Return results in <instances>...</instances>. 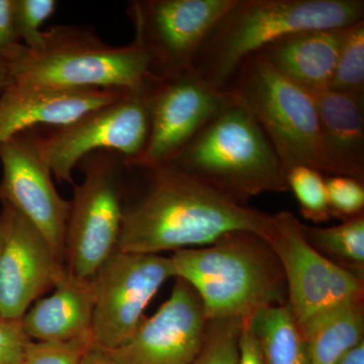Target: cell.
<instances>
[{
  "label": "cell",
  "instance_id": "16",
  "mask_svg": "<svg viewBox=\"0 0 364 364\" xmlns=\"http://www.w3.org/2000/svg\"><path fill=\"white\" fill-rule=\"evenodd\" d=\"M117 88L65 90L14 80L0 95V142L37 129L58 128L124 97Z\"/></svg>",
  "mask_w": 364,
  "mask_h": 364
},
{
  "label": "cell",
  "instance_id": "14",
  "mask_svg": "<svg viewBox=\"0 0 364 364\" xmlns=\"http://www.w3.org/2000/svg\"><path fill=\"white\" fill-rule=\"evenodd\" d=\"M176 282L169 299L144 318L130 339L107 351L119 364H193L202 349L208 318L202 299L186 280Z\"/></svg>",
  "mask_w": 364,
  "mask_h": 364
},
{
  "label": "cell",
  "instance_id": "32",
  "mask_svg": "<svg viewBox=\"0 0 364 364\" xmlns=\"http://www.w3.org/2000/svg\"><path fill=\"white\" fill-rule=\"evenodd\" d=\"M81 364H119L112 358L111 354L102 349L91 346L90 350L86 352Z\"/></svg>",
  "mask_w": 364,
  "mask_h": 364
},
{
  "label": "cell",
  "instance_id": "34",
  "mask_svg": "<svg viewBox=\"0 0 364 364\" xmlns=\"http://www.w3.org/2000/svg\"><path fill=\"white\" fill-rule=\"evenodd\" d=\"M11 218V208L6 205H2L1 214H0V253L6 241L7 231H9V222Z\"/></svg>",
  "mask_w": 364,
  "mask_h": 364
},
{
  "label": "cell",
  "instance_id": "4",
  "mask_svg": "<svg viewBox=\"0 0 364 364\" xmlns=\"http://www.w3.org/2000/svg\"><path fill=\"white\" fill-rule=\"evenodd\" d=\"M227 97L168 164L240 205L261 193L289 191L282 162L259 124L243 105Z\"/></svg>",
  "mask_w": 364,
  "mask_h": 364
},
{
  "label": "cell",
  "instance_id": "24",
  "mask_svg": "<svg viewBox=\"0 0 364 364\" xmlns=\"http://www.w3.org/2000/svg\"><path fill=\"white\" fill-rule=\"evenodd\" d=\"M287 183L296 196L304 218L315 224L332 219L324 174L311 167H294L287 172Z\"/></svg>",
  "mask_w": 364,
  "mask_h": 364
},
{
  "label": "cell",
  "instance_id": "21",
  "mask_svg": "<svg viewBox=\"0 0 364 364\" xmlns=\"http://www.w3.org/2000/svg\"><path fill=\"white\" fill-rule=\"evenodd\" d=\"M246 318L265 364H312L308 341L289 303L260 309Z\"/></svg>",
  "mask_w": 364,
  "mask_h": 364
},
{
  "label": "cell",
  "instance_id": "12",
  "mask_svg": "<svg viewBox=\"0 0 364 364\" xmlns=\"http://www.w3.org/2000/svg\"><path fill=\"white\" fill-rule=\"evenodd\" d=\"M151 129L143 154L127 166L168 164L227 102L193 68L148 83Z\"/></svg>",
  "mask_w": 364,
  "mask_h": 364
},
{
  "label": "cell",
  "instance_id": "30",
  "mask_svg": "<svg viewBox=\"0 0 364 364\" xmlns=\"http://www.w3.org/2000/svg\"><path fill=\"white\" fill-rule=\"evenodd\" d=\"M23 46L14 28L13 0H0V60L9 62Z\"/></svg>",
  "mask_w": 364,
  "mask_h": 364
},
{
  "label": "cell",
  "instance_id": "29",
  "mask_svg": "<svg viewBox=\"0 0 364 364\" xmlns=\"http://www.w3.org/2000/svg\"><path fill=\"white\" fill-rule=\"evenodd\" d=\"M31 341L21 328V320L0 318V364H21Z\"/></svg>",
  "mask_w": 364,
  "mask_h": 364
},
{
  "label": "cell",
  "instance_id": "25",
  "mask_svg": "<svg viewBox=\"0 0 364 364\" xmlns=\"http://www.w3.org/2000/svg\"><path fill=\"white\" fill-rule=\"evenodd\" d=\"M243 320H208L205 340L193 364H237Z\"/></svg>",
  "mask_w": 364,
  "mask_h": 364
},
{
  "label": "cell",
  "instance_id": "6",
  "mask_svg": "<svg viewBox=\"0 0 364 364\" xmlns=\"http://www.w3.org/2000/svg\"><path fill=\"white\" fill-rule=\"evenodd\" d=\"M9 64L14 80L65 90L140 91L152 77L149 58L134 41L116 47L78 26L48 28L37 47L23 46Z\"/></svg>",
  "mask_w": 364,
  "mask_h": 364
},
{
  "label": "cell",
  "instance_id": "15",
  "mask_svg": "<svg viewBox=\"0 0 364 364\" xmlns=\"http://www.w3.org/2000/svg\"><path fill=\"white\" fill-rule=\"evenodd\" d=\"M65 272L39 230L11 208L0 253V318L21 320L31 304L54 289Z\"/></svg>",
  "mask_w": 364,
  "mask_h": 364
},
{
  "label": "cell",
  "instance_id": "7",
  "mask_svg": "<svg viewBox=\"0 0 364 364\" xmlns=\"http://www.w3.org/2000/svg\"><path fill=\"white\" fill-rule=\"evenodd\" d=\"M77 167L85 174L74 186L67 223L65 267L74 277L93 279L116 252L123 219V176L126 158L114 151H97Z\"/></svg>",
  "mask_w": 364,
  "mask_h": 364
},
{
  "label": "cell",
  "instance_id": "5",
  "mask_svg": "<svg viewBox=\"0 0 364 364\" xmlns=\"http://www.w3.org/2000/svg\"><path fill=\"white\" fill-rule=\"evenodd\" d=\"M243 105L272 143L286 176L298 166L341 176L323 138L312 95L255 52L245 57L223 90Z\"/></svg>",
  "mask_w": 364,
  "mask_h": 364
},
{
  "label": "cell",
  "instance_id": "28",
  "mask_svg": "<svg viewBox=\"0 0 364 364\" xmlns=\"http://www.w3.org/2000/svg\"><path fill=\"white\" fill-rule=\"evenodd\" d=\"M332 218L348 221L364 214V183L349 176H326Z\"/></svg>",
  "mask_w": 364,
  "mask_h": 364
},
{
  "label": "cell",
  "instance_id": "27",
  "mask_svg": "<svg viewBox=\"0 0 364 364\" xmlns=\"http://www.w3.org/2000/svg\"><path fill=\"white\" fill-rule=\"evenodd\" d=\"M91 346L90 333L68 341H31L21 364H81Z\"/></svg>",
  "mask_w": 364,
  "mask_h": 364
},
{
  "label": "cell",
  "instance_id": "33",
  "mask_svg": "<svg viewBox=\"0 0 364 364\" xmlns=\"http://www.w3.org/2000/svg\"><path fill=\"white\" fill-rule=\"evenodd\" d=\"M335 364H364V340L347 351Z\"/></svg>",
  "mask_w": 364,
  "mask_h": 364
},
{
  "label": "cell",
  "instance_id": "18",
  "mask_svg": "<svg viewBox=\"0 0 364 364\" xmlns=\"http://www.w3.org/2000/svg\"><path fill=\"white\" fill-rule=\"evenodd\" d=\"M51 296L40 299L21 318L32 341L61 342L90 334L95 310L92 279L74 277L67 270Z\"/></svg>",
  "mask_w": 364,
  "mask_h": 364
},
{
  "label": "cell",
  "instance_id": "11",
  "mask_svg": "<svg viewBox=\"0 0 364 364\" xmlns=\"http://www.w3.org/2000/svg\"><path fill=\"white\" fill-rule=\"evenodd\" d=\"M236 0H134L128 14L135 26L134 42L150 61L152 77L193 68L200 46L217 21Z\"/></svg>",
  "mask_w": 364,
  "mask_h": 364
},
{
  "label": "cell",
  "instance_id": "1",
  "mask_svg": "<svg viewBox=\"0 0 364 364\" xmlns=\"http://www.w3.org/2000/svg\"><path fill=\"white\" fill-rule=\"evenodd\" d=\"M135 167L144 193L124 207L117 251L159 254L210 245L231 232L267 238L272 215L240 205L169 164Z\"/></svg>",
  "mask_w": 364,
  "mask_h": 364
},
{
  "label": "cell",
  "instance_id": "3",
  "mask_svg": "<svg viewBox=\"0 0 364 364\" xmlns=\"http://www.w3.org/2000/svg\"><path fill=\"white\" fill-rule=\"evenodd\" d=\"M364 21L363 0H236L210 28L193 69L223 90L242 60L274 41L306 30Z\"/></svg>",
  "mask_w": 364,
  "mask_h": 364
},
{
  "label": "cell",
  "instance_id": "31",
  "mask_svg": "<svg viewBox=\"0 0 364 364\" xmlns=\"http://www.w3.org/2000/svg\"><path fill=\"white\" fill-rule=\"evenodd\" d=\"M237 364H265L259 343L252 331L248 318H244L242 325Z\"/></svg>",
  "mask_w": 364,
  "mask_h": 364
},
{
  "label": "cell",
  "instance_id": "2",
  "mask_svg": "<svg viewBox=\"0 0 364 364\" xmlns=\"http://www.w3.org/2000/svg\"><path fill=\"white\" fill-rule=\"evenodd\" d=\"M171 259L176 277L188 282L202 299L208 321L244 320L289 301L279 258L253 232H231L207 247L176 251Z\"/></svg>",
  "mask_w": 364,
  "mask_h": 364
},
{
  "label": "cell",
  "instance_id": "35",
  "mask_svg": "<svg viewBox=\"0 0 364 364\" xmlns=\"http://www.w3.org/2000/svg\"><path fill=\"white\" fill-rule=\"evenodd\" d=\"M14 82L13 74L9 62L0 60V95Z\"/></svg>",
  "mask_w": 364,
  "mask_h": 364
},
{
  "label": "cell",
  "instance_id": "10",
  "mask_svg": "<svg viewBox=\"0 0 364 364\" xmlns=\"http://www.w3.org/2000/svg\"><path fill=\"white\" fill-rule=\"evenodd\" d=\"M265 240L284 269L287 303L301 327L328 309L364 299V280L315 250L304 236L301 222L289 210L272 215Z\"/></svg>",
  "mask_w": 364,
  "mask_h": 364
},
{
  "label": "cell",
  "instance_id": "26",
  "mask_svg": "<svg viewBox=\"0 0 364 364\" xmlns=\"http://www.w3.org/2000/svg\"><path fill=\"white\" fill-rule=\"evenodd\" d=\"M55 0H13L14 28L21 44L33 49L40 44L41 30L48 18L56 11Z\"/></svg>",
  "mask_w": 364,
  "mask_h": 364
},
{
  "label": "cell",
  "instance_id": "19",
  "mask_svg": "<svg viewBox=\"0 0 364 364\" xmlns=\"http://www.w3.org/2000/svg\"><path fill=\"white\" fill-rule=\"evenodd\" d=\"M309 92L315 102L326 146L340 173L364 183V97L329 90Z\"/></svg>",
  "mask_w": 364,
  "mask_h": 364
},
{
  "label": "cell",
  "instance_id": "20",
  "mask_svg": "<svg viewBox=\"0 0 364 364\" xmlns=\"http://www.w3.org/2000/svg\"><path fill=\"white\" fill-rule=\"evenodd\" d=\"M301 328L312 364H335L364 340V299L328 309Z\"/></svg>",
  "mask_w": 364,
  "mask_h": 364
},
{
  "label": "cell",
  "instance_id": "17",
  "mask_svg": "<svg viewBox=\"0 0 364 364\" xmlns=\"http://www.w3.org/2000/svg\"><path fill=\"white\" fill-rule=\"evenodd\" d=\"M347 28L289 33L257 53L275 70L301 87L309 91L328 90Z\"/></svg>",
  "mask_w": 364,
  "mask_h": 364
},
{
  "label": "cell",
  "instance_id": "22",
  "mask_svg": "<svg viewBox=\"0 0 364 364\" xmlns=\"http://www.w3.org/2000/svg\"><path fill=\"white\" fill-rule=\"evenodd\" d=\"M301 231L321 255L364 280V214L330 228L301 223Z\"/></svg>",
  "mask_w": 364,
  "mask_h": 364
},
{
  "label": "cell",
  "instance_id": "13",
  "mask_svg": "<svg viewBox=\"0 0 364 364\" xmlns=\"http://www.w3.org/2000/svg\"><path fill=\"white\" fill-rule=\"evenodd\" d=\"M0 202L23 215L45 237L57 259L65 265L70 200L59 195L52 172L36 140L26 131L0 142Z\"/></svg>",
  "mask_w": 364,
  "mask_h": 364
},
{
  "label": "cell",
  "instance_id": "23",
  "mask_svg": "<svg viewBox=\"0 0 364 364\" xmlns=\"http://www.w3.org/2000/svg\"><path fill=\"white\" fill-rule=\"evenodd\" d=\"M328 90L364 97V21L347 28Z\"/></svg>",
  "mask_w": 364,
  "mask_h": 364
},
{
  "label": "cell",
  "instance_id": "9",
  "mask_svg": "<svg viewBox=\"0 0 364 364\" xmlns=\"http://www.w3.org/2000/svg\"><path fill=\"white\" fill-rule=\"evenodd\" d=\"M176 279L171 257L159 254H112L95 277L91 341L95 348L116 350L144 321V311L165 282Z\"/></svg>",
  "mask_w": 364,
  "mask_h": 364
},
{
  "label": "cell",
  "instance_id": "8",
  "mask_svg": "<svg viewBox=\"0 0 364 364\" xmlns=\"http://www.w3.org/2000/svg\"><path fill=\"white\" fill-rule=\"evenodd\" d=\"M150 129L147 85L65 126L47 129L43 135L33 132L53 176L73 184L74 168L90 153L114 151L126 158L127 164L136 161L146 149Z\"/></svg>",
  "mask_w": 364,
  "mask_h": 364
}]
</instances>
